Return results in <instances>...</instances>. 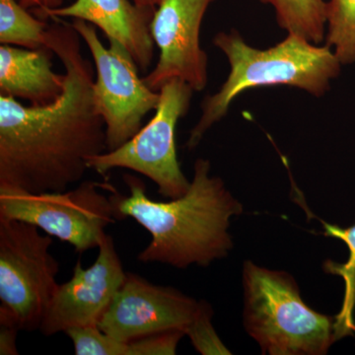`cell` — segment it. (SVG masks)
<instances>
[{
    "instance_id": "1",
    "label": "cell",
    "mask_w": 355,
    "mask_h": 355,
    "mask_svg": "<svg viewBox=\"0 0 355 355\" xmlns=\"http://www.w3.org/2000/svg\"><path fill=\"white\" fill-rule=\"evenodd\" d=\"M46 46L64 69V87L44 106L0 95V187L32 193L65 191L106 153V125L93 93L94 70L71 23L53 18Z\"/></svg>"
},
{
    "instance_id": "2",
    "label": "cell",
    "mask_w": 355,
    "mask_h": 355,
    "mask_svg": "<svg viewBox=\"0 0 355 355\" xmlns=\"http://www.w3.org/2000/svg\"><path fill=\"white\" fill-rule=\"evenodd\" d=\"M210 168L209 160L198 159L188 191L169 202L151 200L144 181L123 176L130 196L112 191L114 217H130L151 235L137 260L186 268L207 266L228 256L233 249L230 220L242 214L243 205L220 178L210 175Z\"/></svg>"
},
{
    "instance_id": "3",
    "label": "cell",
    "mask_w": 355,
    "mask_h": 355,
    "mask_svg": "<svg viewBox=\"0 0 355 355\" xmlns=\"http://www.w3.org/2000/svg\"><path fill=\"white\" fill-rule=\"evenodd\" d=\"M214 44L225 55L230 72L225 83L202 103V114L191 130L186 146L196 148L205 133L228 113L241 93L265 86L286 85L301 89L315 97L330 90L331 80L342 69L330 46L318 44L294 34L268 49L250 46L232 29L217 33Z\"/></svg>"
},
{
    "instance_id": "4",
    "label": "cell",
    "mask_w": 355,
    "mask_h": 355,
    "mask_svg": "<svg viewBox=\"0 0 355 355\" xmlns=\"http://www.w3.org/2000/svg\"><path fill=\"white\" fill-rule=\"evenodd\" d=\"M242 275L245 328L263 354L324 355L338 340L336 318L306 304L289 273L246 261Z\"/></svg>"
},
{
    "instance_id": "5",
    "label": "cell",
    "mask_w": 355,
    "mask_h": 355,
    "mask_svg": "<svg viewBox=\"0 0 355 355\" xmlns=\"http://www.w3.org/2000/svg\"><path fill=\"white\" fill-rule=\"evenodd\" d=\"M28 222L0 218V324L40 330L58 284L53 239Z\"/></svg>"
},
{
    "instance_id": "6",
    "label": "cell",
    "mask_w": 355,
    "mask_h": 355,
    "mask_svg": "<svg viewBox=\"0 0 355 355\" xmlns=\"http://www.w3.org/2000/svg\"><path fill=\"white\" fill-rule=\"evenodd\" d=\"M114 190L94 181L83 182L74 190L41 193L0 187V218L31 223L83 254L99 247L105 229L116 221L113 202L104 193Z\"/></svg>"
},
{
    "instance_id": "7",
    "label": "cell",
    "mask_w": 355,
    "mask_h": 355,
    "mask_svg": "<svg viewBox=\"0 0 355 355\" xmlns=\"http://www.w3.org/2000/svg\"><path fill=\"white\" fill-rule=\"evenodd\" d=\"M193 92L179 79L163 84L158 108L146 127L119 148L89 158V170L100 175L119 168L132 170L157 184L162 197L174 200L184 196L191 182L178 160L175 132L180 119L188 114Z\"/></svg>"
},
{
    "instance_id": "8",
    "label": "cell",
    "mask_w": 355,
    "mask_h": 355,
    "mask_svg": "<svg viewBox=\"0 0 355 355\" xmlns=\"http://www.w3.org/2000/svg\"><path fill=\"white\" fill-rule=\"evenodd\" d=\"M71 24L92 55L95 104L106 125L107 151L114 150L141 130L146 114L158 108L160 93L139 76V67L123 44L109 40L106 48L94 25L79 19Z\"/></svg>"
},
{
    "instance_id": "9",
    "label": "cell",
    "mask_w": 355,
    "mask_h": 355,
    "mask_svg": "<svg viewBox=\"0 0 355 355\" xmlns=\"http://www.w3.org/2000/svg\"><path fill=\"white\" fill-rule=\"evenodd\" d=\"M202 301L169 286H156L127 272L97 327L120 342L166 331H186L200 312Z\"/></svg>"
},
{
    "instance_id": "10",
    "label": "cell",
    "mask_w": 355,
    "mask_h": 355,
    "mask_svg": "<svg viewBox=\"0 0 355 355\" xmlns=\"http://www.w3.org/2000/svg\"><path fill=\"white\" fill-rule=\"evenodd\" d=\"M214 0H161L151 21V36L159 50L156 67L144 77L159 91L179 79L200 92L207 84V55L200 46V28Z\"/></svg>"
},
{
    "instance_id": "11",
    "label": "cell",
    "mask_w": 355,
    "mask_h": 355,
    "mask_svg": "<svg viewBox=\"0 0 355 355\" xmlns=\"http://www.w3.org/2000/svg\"><path fill=\"white\" fill-rule=\"evenodd\" d=\"M92 266L77 261L71 279L58 284L40 331L50 336L71 328L97 326L127 277L112 236L105 234Z\"/></svg>"
},
{
    "instance_id": "12",
    "label": "cell",
    "mask_w": 355,
    "mask_h": 355,
    "mask_svg": "<svg viewBox=\"0 0 355 355\" xmlns=\"http://www.w3.org/2000/svg\"><path fill=\"white\" fill-rule=\"evenodd\" d=\"M155 9L137 6L132 0H76L67 6L48 11L44 20L72 18L99 28L108 40L123 44L140 71L153 64L154 41L150 25Z\"/></svg>"
},
{
    "instance_id": "13",
    "label": "cell",
    "mask_w": 355,
    "mask_h": 355,
    "mask_svg": "<svg viewBox=\"0 0 355 355\" xmlns=\"http://www.w3.org/2000/svg\"><path fill=\"white\" fill-rule=\"evenodd\" d=\"M49 46L30 50L0 46V95L44 106L57 100L64 87V74L53 71Z\"/></svg>"
},
{
    "instance_id": "14",
    "label": "cell",
    "mask_w": 355,
    "mask_h": 355,
    "mask_svg": "<svg viewBox=\"0 0 355 355\" xmlns=\"http://www.w3.org/2000/svg\"><path fill=\"white\" fill-rule=\"evenodd\" d=\"M272 6L277 24L287 34L297 35L320 44L326 39L327 1L324 0H260Z\"/></svg>"
},
{
    "instance_id": "15",
    "label": "cell",
    "mask_w": 355,
    "mask_h": 355,
    "mask_svg": "<svg viewBox=\"0 0 355 355\" xmlns=\"http://www.w3.org/2000/svg\"><path fill=\"white\" fill-rule=\"evenodd\" d=\"M324 224V235L328 237L338 238L347 244L349 251V260L345 263H336L333 261H327L324 268L328 273L340 275L345 282V297L342 309L336 315V331L338 340L345 336L355 333L354 308H355V224L347 228L338 225Z\"/></svg>"
},
{
    "instance_id": "16",
    "label": "cell",
    "mask_w": 355,
    "mask_h": 355,
    "mask_svg": "<svg viewBox=\"0 0 355 355\" xmlns=\"http://www.w3.org/2000/svg\"><path fill=\"white\" fill-rule=\"evenodd\" d=\"M46 21L35 17L17 0H0V43L37 50L46 46Z\"/></svg>"
},
{
    "instance_id": "17",
    "label": "cell",
    "mask_w": 355,
    "mask_h": 355,
    "mask_svg": "<svg viewBox=\"0 0 355 355\" xmlns=\"http://www.w3.org/2000/svg\"><path fill=\"white\" fill-rule=\"evenodd\" d=\"M324 40L343 65L355 64V0L327 2Z\"/></svg>"
},
{
    "instance_id": "18",
    "label": "cell",
    "mask_w": 355,
    "mask_h": 355,
    "mask_svg": "<svg viewBox=\"0 0 355 355\" xmlns=\"http://www.w3.org/2000/svg\"><path fill=\"white\" fill-rule=\"evenodd\" d=\"M76 355H127L128 343L103 333L97 326L78 327L65 331Z\"/></svg>"
},
{
    "instance_id": "19",
    "label": "cell",
    "mask_w": 355,
    "mask_h": 355,
    "mask_svg": "<svg viewBox=\"0 0 355 355\" xmlns=\"http://www.w3.org/2000/svg\"><path fill=\"white\" fill-rule=\"evenodd\" d=\"M212 314L214 313L209 303L202 301L200 312L190 328L186 331V336L190 338L193 347L200 354L203 355L231 354L212 326Z\"/></svg>"
},
{
    "instance_id": "20",
    "label": "cell",
    "mask_w": 355,
    "mask_h": 355,
    "mask_svg": "<svg viewBox=\"0 0 355 355\" xmlns=\"http://www.w3.org/2000/svg\"><path fill=\"white\" fill-rule=\"evenodd\" d=\"M184 336L182 331H166L135 338L127 343V355L176 354L178 345Z\"/></svg>"
},
{
    "instance_id": "21",
    "label": "cell",
    "mask_w": 355,
    "mask_h": 355,
    "mask_svg": "<svg viewBox=\"0 0 355 355\" xmlns=\"http://www.w3.org/2000/svg\"><path fill=\"white\" fill-rule=\"evenodd\" d=\"M19 329L11 324H0V354L17 355L19 354L16 347Z\"/></svg>"
},
{
    "instance_id": "22",
    "label": "cell",
    "mask_w": 355,
    "mask_h": 355,
    "mask_svg": "<svg viewBox=\"0 0 355 355\" xmlns=\"http://www.w3.org/2000/svg\"><path fill=\"white\" fill-rule=\"evenodd\" d=\"M17 1L25 8L32 9L33 13L37 15V17L44 20L46 13L62 7L64 0H17Z\"/></svg>"
},
{
    "instance_id": "23",
    "label": "cell",
    "mask_w": 355,
    "mask_h": 355,
    "mask_svg": "<svg viewBox=\"0 0 355 355\" xmlns=\"http://www.w3.org/2000/svg\"><path fill=\"white\" fill-rule=\"evenodd\" d=\"M137 6L146 7V8H157L161 0H132Z\"/></svg>"
}]
</instances>
